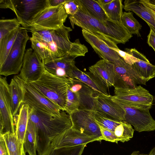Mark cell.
<instances>
[{"label": "cell", "instance_id": "6da1fadb", "mask_svg": "<svg viewBox=\"0 0 155 155\" xmlns=\"http://www.w3.org/2000/svg\"><path fill=\"white\" fill-rule=\"evenodd\" d=\"M26 29L32 33L30 38L32 48L42 62L68 56H84L88 52L87 48L79 39L71 41L69 34L72 29L64 25L56 29L33 28Z\"/></svg>", "mask_w": 155, "mask_h": 155}, {"label": "cell", "instance_id": "7a4b0ae2", "mask_svg": "<svg viewBox=\"0 0 155 155\" xmlns=\"http://www.w3.org/2000/svg\"><path fill=\"white\" fill-rule=\"evenodd\" d=\"M29 108V119L35 127L38 154L47 155L50 151L51 143L54 138L71 127L70 116L64 110L61 111L60 115H56Z\"/></svg>", "mask_w": 155, "mask_h": 155}, {"label": "cell", "instance_id": "3957f363", "mask_svg": "<svg viewBox=\"0 0 155 155\" xmlns=\"http://www.w3.org/2000/svg\"><path fill=\"white\" fill-rule=\"evenodd\" d=\"M80 4L77 12L69 15L73 28L77 25L105 40L118 44H125L133 36L120 21L111 19L106 21L98 20L91 16Z\"/></svg>", "mask_w": 155, "mask_h": 155}, {"label": "cell", "instance_id": "277c9868", "mask_svg": "<svg viewBox=\"0 0 155 155\" xmlns=\"http://www.w3.org/2000/svg\"><path fill=\"white\" fill-rule=\"evenodd\" d=\"M73 82L72 78L59 77L45 70L37 81L29 83L64 111L68 91Z\"/></svg>", "mask_w": 155, "mask_h": 155}, {"label": "cell", "instance_id": "5b68a950", "mask_svg": "<svg viewBox=\"0 0 155 155\" xmlns=\"http://www.w3.org/2000/svg\"><path fill=\"white\" fill-rule=\"evenodd\" d=\"M50 6L48 0L0 1V8L13 11L18 21L25 28L38 13Z\"/></svg>", "mask_w": 155, "mask_h": 155}, {"label": "cell", "instance_id": "8992f818", "mask_svg": "<svg viewBox=\"0 0 155 155\" xmlns=\"http://www.w3.org/2000/svg\"><path fill=\"white\" fill-rule=\"evenodd\" d=\"M27 30L20 27L15 42L6 59L0 65V75L5 76L18 74L21 70L27 41Z\"/></svg>", "mask_w": 155, "mask_h": 155}, {"label": "cell", "instance_id": "52a82bcc", "mask_svg": "<svg viewBox=\"0 0 155 155\" xmlns=\"http://www.w3.org/2000/svg\"><path fill=\"white\" fill-rule=\"evenodd\" d=\"M114 94L111 98L115 102L145 109L151 108L154 100L149 91L140 85L134 88H115Z\"/></svg>", "mask_w": 155, "mask_h": 155}, {"label": "cell", "instance_id": "ba28073f", "mask_svg": "<svg viewBox=\"0 0 155 155\" xmlns=\"http://www.w3.org/2000/svg\"><path fill=\"white\" fill-rule=\"evenodd\" d=\"M64 3L46 8L35 17L26 29L33 28L56 29L60 28L64 25L68 16Z\"/></svg>", "mask_w": 155, "mask_h": 155}, {"label": "cell", "instance_id": "9c48e42d", "mask_svg": "<svg viewBox=\"0 0 155 155\" xmlns=\"http://www.w3.org/2000/svg\"><path fill=\"white\" fill-rule=\"evenodd\" d=\"M25 88L23 103L28 104L29 107L49 114L60 115L62 108L45 96L29 83L23 81Z\"/></svg>", "mask_w": 155, "mask_h": 155}, {"label": "cell", "instance_id": "30bf717a", "mask_svg": "<svg viewBox=\"0 0 155 155\" xmlns=\"http://www.w3.org/2000/svg\"><path fill=\"white\" fill-rule=\"evenodd\" d=\"M0 134L15 133L14 117L11 109L10 95L6 77H0Z\"/></svg>", "mask_w": 155, "mask_h": 155}, {"label": "cell", "instance_id": "8fae6325", "mask_svg": "<svg viewBox=\"0 0 155 155\" xmlns=\"http://www.w3.org/2000/svg\"><path fill=\"white\" fill-rule=\"evenodd\" d=\"M69 115L72 128L96 137L100 141L103 140L100 127L96 120L94 110L79 109Z\"/></svg>", "mask_w": 155, "mask_h": 155}, {"label": "cell", "instance_id": "7c38bea8", "mask_svg": "<svg viewBox=\"0 0 155 155\" xmlns=\"http://www.w3.org/2000/svg\"><path fill=\"white\" fill-rule=\"evenodd\" d=\"M89 70L107 88H129L117 74L114 64L106 60H100L90 67Z\"/></svg>", "mask_w": 155, "mask_h": 155}, {"label": "cell", "instance_id": "4fadbf2b", "mask_svg": "<svg viewBox=\"0 0 155 155\" xmlns=\"http://www.w3.org/2000/svg\"><path fill=\"white\" fill-rule=\"evenodd\" d=\"M120 105L125 111L124 121L132 125L136 131L140 132L155 130V120L149 110Z\"/></svg>", "mask_w": 155, "mask_h": 155}, {"label": "cell", "instance_id": "5bb4252c", "mask_svg": "<svg viewBox=\"0 0 155 155\" xmlns=\"http://www.w3.org/2000/svg\"><path fill=\"white\" fill-rule=\"evenodd\" d=\"M42 60L31 48L25 51L22 66L18 75L24 81L31 83L37 81L45 71Z\"/></svg>", "mask_w": 155, "mask_h": 155}, {"label": "cell", "instance_id": "9a60e30c", "mask_svg": "<svg viewBox=\"0 0 155 155\" xmlns=\"http://www.w3.org/2000/svg\"><path fill=\"white\" fill-rule=\"evenodd\" d=\"M96 141H100L96 137L86 134L71 127L54 138L51 143L50 151L55 149L86 145Z\"/></svg>", "mask_w": 155, "mask_h": 155}, {"label": "cell", "instance_id": "2e32d148", "mask_svg": "<svg viewBox=\"0 0 155 155\" xmlns=\"http://www.w3.org/2000/svg\"><path fill=\"white\" fill-rule=\"evenodd\" d=\"M82 33L85 40L102 59L113 63L122 58L112 49L119 48L114 42L103 39L84 29H82Z\"/></svg>", "mask_w": 155, "mask_h": 155}, {"label": "cell", "instance_id": "e0dca14e", "mask_svg": "<svg viewBox=\"0 0 155 155\" xmlns=\"http://www.w3.org/2000/svg\"><path fill=\"white\" fill-rule=\"evenodd\" d=\"M111 96L96 92L94 96V110L109 118L119 121H124V109L120 105L113 101Z\"/></svg>", "mask_w": 155, "mask_h": 155}, {"label": "cell", "instance_id": "ac0fdd59", "mask_svg": "<svg viewBox=\"0 0 155 155\" xmlns=\"http://www.w3.org/2000/svg\"><path fill=\"white\" fill-rule=\"evenodd\" d=\"M76 57L65 56L61 58L43 61L45 69L50 73L58 77L71 78L72 69L75 66Z\"/></svg>", "mask_w": 155, "mask_h": 155}, {"label": "cell", "instance_id": "d6986e66", "mask_svg": "<svg viewBox=\"0 0 155 155\" xmlns=\"http://www.w3.org/2000/svg\"><path fill=\"white\" fill-rule=\"evenodd\" d=\"M112 63L117 74L129 88H134L137 84H146V80L122 58Z\"/></svg>", "mask_w": 155, "mask_h": 155}, {"label": "cell", "instance_id": "ffe728a7", "mask_svg": "<svg viewBox=\"0 0 155 155\" xmlns=\"http://www.w3.org/2000/svg\"><path fill=\"white\" fill-rule=\"evenodd\" d=\"M125 51L134 58L131 65L146 81L155 77V65L152 64L146 57L135 48H125Z\"/></svg>", "mask_w": 155, "mask_h": 155}, {"label": "cell", "instance_id": "44dd1931", "mask_svg": "<svg viewBox=\"0 0 155 155\" xmlns=\"http://www.w3.org/2000/svg\"><path fill=\"white\" fill-rule=\"evenodd\" d=\"M124 3L126 11L134 12L155 30V10L140 0H126Z\"/></svg>", "mask_w": 155, "mask_h": 155}, {"label": "cell", "instance_id": "7402d4cb", "mask_svg": "<svg viewBox=\"0 0 155 155\" xmlns=\"http://www.w3.org/2000/svg\"><path fill=\"white\" fill-rule=\"evenodd\" d=\"M71 90L78 95L80 102L79 109L94 110V96L95 91L82 82L73 79Z\"/></svg>", "mask_w": 155, "mask_h": 155}, {"label": "cell", "instance_id": "603a6c76", "mask_svg": "<svg viewBox=\"0 0 155 155\" xmlns=\"http://www.w3.org/2000/svg\"><path fill=\"white\" fill-rule=\"evenodd\" d=\"M10 95L11 109L13 116L14 117L23 103L25 88L23 81L19 75H16L12 79L9 84Z\"/></svg>", "mask_w": 155, "mask_h": 155}, {"label": "cell", "instance_id": "cb8c5ba5", "mask_svg": "<svg viewBox=\"0 0 155 155\" xmlns=\"http://www.w3.org/2000/svg\"><path fill=\"white\" fill-rule=\"evenodd\" d=\"M71 78L81 81L95 91L106 95H109L107 88L90 72H83L75 65L73 67L71 73Z\"/></svg>", "mask_w": 155, "mask_h": 155}, {"label": "cell", "instance_id": "d4e9b609", "mask_svg": "<svg viewBox=\"0 0 155 155\" xmlns=\"http://www.w3.org/2000/svg\"><path fill=\"white\" fill-rule=\"evenodd\" d=\"M30 114L28 105L22 103L18 113L14 117L15 132L18 139L24 143Z\"/></svg>", "mask_w": 155, "mask_h": 155}, {"label": "cell", "instance_id": "484cf974", "mask_svg": "<svg viewBox=\"0 0 155 155\" xmlns=\"http://www.w3.org/2000/svg\"><path fill=\"white\" fill-rule=\"evenodd\" d=\"M2 135L5 141L9 155H26L24 143L18 139L16 132L14 133L8 132Z\"/></svg>", "mask_w": 155, "mask_h": 155}, {"label": "cell", "instance_id": "4316f807", "mask_svg": "<svg viewBox=\"0 0 155 155\" xmlns=\"http://www.w3.org/2000/svg\"><path fill=\"white\" fill-rule=\"evenodd\" d=\"M24 146L26 153L29 155H37L36 139L34 124L29 118L24 140Z\"/></svg>", "mask_w": 155, "mask_h": 155}, {"label": "cell", "instance_id": "83f0119b", "mask_svg": "<svg viewBox=\"0 0 155 155\" xmlns=\"http://www.w3.org/2000/svg\"><path fill=\"white\" fill-rule=\"evenodd\" d=\"M88 13L100 20L106 21L110 19L102 7L95 0H79Z\"/></svg>", "mask_w": 155, "mask_h": 155}, {"label": "cell", "instance_id": "f1b7e54d", "mask_svg": "<svg viewBox=\"0 0 155 155\" xmlns=\"http://www.w3.org/2000/svg\"><path fill=\"white\" fill-rule=\"evenodd\" d=\"M21 27L8 33L0 40V65L6 59L12 47Z\"/></svg>", "mask_w": 155, "mask_h": 155}, {"label": "cell", "instance_id": "f546056e", "mask_svg": "<svg viewBox=\"0 0 155 155\" xmlns=\"http://www.w3.org/2000/svg\"><path fill=\"white\" fill-rule=\"evenodd\" d=\"M121 22L130 34L141 37L140 31L142 28V25L134 18L132 12H123Z\"/></svg>", "mask_w": 155, "mask_h": 155}, {"label": "cell", "instance_id": "4dcf8cb0", "mask_svg": "<svg viewBox=\"0 0 155 155\" xmlns=\"http://www.w3.org/2000/svg\"><path fill=\"white\" fill-rule=\"evenodd\" d=\"M122 0H113L109 3L101 6L106 14L111 19L121 22L123 12V5Z\"/></svg>", "mask_w": 155, "mask_h": 155}, {"label": "cell", "instance_id": "1f68e13d", "mask_svg": "<svg viewBox=\"0 0 155 155\" xmlns=\"http://www.w3.org/2000/svg\"><path fill=\"white\" fill-rule=\"evenodd\" d=\"M134 130L130 124L122 121L115 129L114 133L119 141L124 143L133 138Z\"/></svg>", "mask_w": 155, "mask_h": 155}, {"label": "cell", "instance_id": "d6a6232c", "mask_svg": "<svg viewBox=\"0 0 155 155\" xmlns=\"http://www.w3.org/2000/svg\"><path fill=\"white\" fill-rule=\"evenodd\" d=\"M79 105L80 102L78 95L72 91L70 88L68 91L64 110L69 115L78 110Z\"/></svg>", "mask_w": 155, "mask_h": 155}, {"label": "cell", "instance_id": "836d02e7", "mask_svg": "<svg viewBox=\"0 0 155 155\" xmlns=\"http://www.w3.org/2000/svg\"><path fill=\"white\" fill-rule=\"evenodd\" d=\"M95 117L98 124L104 128L114 132V130L122 121H119L109 118L94 110Z\"/></svg>", "mask_w": 155, "mask_h": 155}, {"label": "cell", "instance_id": "e575fe53", "mask_svg": "<svg viewBox=\"0 0 155 155\" xmlns=\"http://www.w3.org/2000/svg\"><path fill=\"white\" fill-rule=\"evenodd\" d=\"M21 24L17 18L3 19L0 20V40L15 29L20 27Z\"/></svg>", "mask_w": 155, "mask_h": 155}, {"label": "cell", "instance_id": "d590c367", "mask_svg": "<svg viewBox=\"0 0 155 155\" xmlns=\"http://www.w3.org/2000/svg\"><path fill=\"white\" fill-rule=\"evenodd\" d=\"M86 145L57 148L51 150L47 155H81Z\"/></svg>", "mask_w": 155, "mask_h": 155}, {"label": "cell", "instance_id": "8d00e7d4", "mask_svg": "<svg viewBox=\"0 0 155 155\" xmlns=\"http://www.w3.org/2000/svg\"><path fill=\"white\" fill-rule=\"evenodd\" d=\"M64 7L67 14L69 15H72L78 10L80 4L78 0H67L64 4Z\"/></svg>", "mask_w": 155, "mask_h": 155}, {"label": "cell", "instance_id": "74e56055", "mask_svg": "<svg viewBox=\"0 0 155 155\" xmlns=\"http://www.w3.org/2000/svg\"><path fill=\"white\" fill-rule=\"evenodd\" d=\"M102 136L103 140L117 143L119 140L114 133L99 125Z\"/></svg>", "mask_w": 155, "mask_h": 155}, {"label": "cell", "instance_id": "f35d334b", "mask_svg": "<svg viewBox=\"0 0 155 155\" xmlns=\"http://www.w3.org/2000/svg\"><path fill=\"white\" fill-rule=\"evenodd\" d=\"M123 58L125 62L131 65L134 62V58L125 51H123L119 48H112Z\"/></svg>", "mask_w": 155, "mask_h": 155}, {"label": "cell", "instance_id": "ab89813d", "mask_svg": "<svg viewBox=\"0 0 155 155\" xmlns=\"http://www.w3.org/2000/svg\"><path fill=\"white\" fill-rule=\"evenodd\" d=\"M149 33L147 36V43L155 52V30L151 26Z\"/></svg>", "mask_w": 155, "mask_h": 155}, {"label": "cell", "instance_id": "60d3db41", "mask_svg": "<svg viewBox=\"0 0 155 155\" xmlns=\"http://www.w3.org/2000/svg\"><path fill=\"white\" fill-rule=\"evenodd\" d=\"M0 155H9L5 141L1 134H0Z\"/></svg>", "mask_w": 155, "mask_h": 155}, {"label": "cell", "instance_id": "b9f144b4", "mask_svg": "<svg viewBox=\"0 0 155 155\" xmlns=\"http://www.w3.org/2000/svg\"><path fill=\"white\" fill-rule=\"evenodd\" d=\"M50 6L55 7L64 3L67 0H48Z\"/></svg>", "mask_w": 155, "mask_h": 155}, {"label": "cell", "instance_id": "7bdbcfd3", "mask_svg": "<svg viewBox=\"0 0 155 155\" xmlns=\"http://www.w3.org/2000/svg\"><path fill=\"white\" fill-rule=\"evenodd\" d=\"M143 4L155 10V0H140Z\"/></svg>", "mask_w": 155, "mask_h": 155}, {"label": "cell", "instance_id": "ee69618b", "mask_svg": "<svg viewBox=\"0 0 155 155\" xmlns=\"http://www.w3.org/2000/svg\"><path fill=\"white\" fill-rule=\"evenodd\" d=\"M113 0H97L96 1L101 6L105 5L111 2Z\"/></svg>", "mask_w": 155, "mask_h": 155}, {"label": "cell", "instance_id": "f6af8a7d", "mask_svg": "<svg viewBox=\"0 0 155 155\" xmlns=\"http://www.w3.org/2000/svg\"><path fill=\"white\" fill-rule=\"evenodd\" d=\"M130 155H148L146 154H140L138 151H134Z\"/></svg>", "mask_w": 155, "mask_h": 155}, {"label": "cell", "instance_id": "bcb514c9", "mask_svg": "<svg viewBox=\"0 0 155 155\" xmlns=\"http://www.w3.org/2000/svg\"><path fill=\"white\" fill-rule=\"evenodd\" d=\"M148 155H155V147L151 150Z\"/></svg>", "mask_w": 155, "mask_h": 155}]
</instances>
